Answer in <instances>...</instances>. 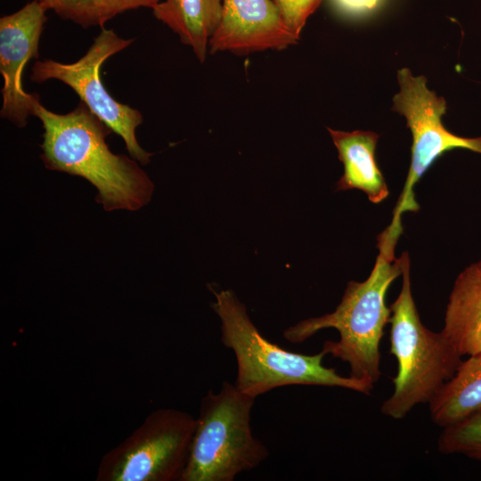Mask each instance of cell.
Segmentation results:
<instances>
[{
  "instance_id": "obj_6",
  "label": "cell",
  "mask_w": 481,
  "mask_h": 481,
  "mask_svg": "<svg viewBox=\"0 0 481 481\" xmlns=\"http://www.w3.org/2000/svg\"><path fill=\"white\" fill-rule=\"evenodd\" d=\"M196 419L174 408L151 412L126 438L105 452L97 481H180Z\"/></svg>"
},
{
  "instance_id": "obj_10",
  "label": "cell",
  "mask_w": 481,
  "mask_h": 481,
  "mask_svg": "<svg viewBox=\"0 0 481 481\" xmlns=\"http://www.w3.org/2000/svg\"><path fill=\"white\" fill-rule=\"evenodd\" d=\"M298 39L273 0H223L221 20L208 48L211 53L249 54L282 50Z\"/></svg>"
},
{
  "instance_id": "obj_3",
  "label": "cell",
  "mask_w": 481,
  "mask_h": 481,
  "mask_svg": "<svg viewBox=\"0 0 481 481\" xmlns=\"http://www.w3.org/2000/svg\"><path fill=\"white\" fill-rule=\"evenodd\" d=\"M212 308L221 320V341L237 363L236 387L253 397L290 385L338 387L369 395L373 384L340 376L325 367L322 350L316 355L290 352L266 339L250 320L246 306L231 289L211 288Z\"/></svg>"
},
{
  "instance_id": "obj_15",
  "label": "cell",
  "mask_w": 481,
  "mask_h": 481,
  "mask_svg": "<svg viewBox=\"0 0 481 481\" xmlns=\"http://www.w3.org/2000/svg\"><path fill=\"white\" fill-rule=\"evenodd\" d=\"M47 11L82 28H103L117 15L138 8L152 9L160 0H37Z\"/></svg>"
},
{
  "instance_id": "obj_1",
  "label": "cell",
  "mask_w": 481,
  "mask_h": 481,
  "mask_svg": "<svg viewBox=\"0 0 481 481\" xmlns=\"http://www.w3.org/2000/svg\"><path fill=\"white\" fill-rule=\"evenodd\" d=\"M32 115L44 128L41 159L46 168L86 179L106 211L137 210L151 199L154 185L135 159L113 153L106 137L112 131L82 102L67 114L33 102Z\"/></svg>"
},
{
  "instance_id": "obj_8",
  "label": "cell",
  "mask_w": 481,
  "mask_h": 481,
  "mask_svg": "<svg viewBox=\"0 0 481 481\" xmlns=\"http://www.w3.org/2000/svg\"><path fill=\"white\" fill-rule=\"evenodd\" d=\"M400 91L393 98L394 111L403 115L412 135V161L403 192L394 210V219L416 212L413 188L432 163L444 152L467 149L481 154V136L467 138L448 131L442 123L446 102L427 86L424 76L415 77L407 68L397 72Z\"/></svg>"
},
{
  "instance_id": "obj_16",
  "label": "cell",
  "mask_w": 481,
  "mask_h": 481,
  "mask_svg": "<svg viewBox=\"0 0 481 481\" xmlns=\"http://www.w3.org/2000/svg\"><path fill=\"white\" fill-rule=\"evenodd\" d=\"M437 446L442 453H460L481 461V411L444 428Z\"/></svg>"
},
{
  "instance_id": "obj_13",
  "label": "cell",
  "mask_w": 481,
  "mask_h": 481,
  "mask_svg": "<svg viewBox=\"0 0 481 481\" xmlns=\"http://www.w3.org/2000/svg\"><path fill=\"white\" fill-rule=\"evenodd\" d=\"M222 5L223 0H160L151 10L204 62L221 20Z\"/></svg>"
},
{
  "instance_id": "obj_5",
  "label": "cell",
  "mask_w": 481,
  "mask_h": 481,
  "mask_svg": "<svg viewBox=\"0 0 481 481\" xmlns=\"http://www.w3.org/2000/svg\"><path fill=\"white\" fill-rule=\"evenodd\" d=\"M255 399L228 381L218 393L206 394L180 481H233L268 457L267 447L250 426Z\"/></svg>"
},
{
  "instance_id": "obj_12",
  "label": "cell",
  "mask_w": 481,
  "mask_h": 481,
  "mask_svg": "<svg viewBox=\"0 0 481 481\" xmlns=\"http://www.w3.org/2000/svg\"><path fill=\"white\" fill-rule=\"evenodd\" d=\"M442 332L461 356L481 354V261L455 280Z\"/></svg>"
},
{
  "instance_id": "obj_18",
  "label": "cell",
  "mask_w": 481,
  "mask_h": 481,
  "mask_svg": "<svg viewBox=\"0 0 481 481\" xmlns=\"http://www.w3.org/2000/svg\"><path fill=\"white\" fill-rule=\"evenodd\" d=\"M382 0H331L333 5L348 15H362L375 10Z\"/></svg>"
},
{
  "instance_id": "obj_7",
  "label": "cell",
  "mask_w": 481,
  "mask_h": 481,
  "mask_svg": "<svg viewBox=\"0 0 481 481\" xmlns=\"http://www.w3.org/2000/svg\"><path fill=\"white\" fill-rule=\"evenodd\" d=\"M133 41L120 37L113 29L102 28L79 60L72 63L50 59L37 61L31 69L30 79L35 83L56 79L69 86L97 118L123 139L130 156L145 165L152 153L144 151L135 136V129L143 120L142 113L116 101L100 77L101 67L106 60L128 47Z\"/></svg>"
},
{
  "instance_id": "obj_9",
  "label": "cell",
  "mask_w": 481,
  "mask_h": 481,
  "mask_svg": "<svg viewBox=\"0 0 481 481\" xmlns=\"http://www.w3.org/2000/svg\"><path fill=\"white\" fill-rule=\"evenodd\" d=\"M47 10L37 0L0 19V72L4 78L1 118L23 127L39 97L27 93L22 74L27 63L37 59L40 37L47 20Z\"/></svg>"
},
{
  "instance_id": "obj_17",
  "label": "cell",
  "mask_w": 481,
  "mask_h": 481,
  "mask_svg": "<svg viewBox=\"0 0 481 481\" xmlns=\"http://www.w3.org/2000/svg\"><path fill=\"white\" fill-rule=\"evenodd\" d=\"M273 1L287 27L299 38L306 20L316 11L322 0Z\"/></svg>"
},
{
  "instance_id": "obj_2",
  "label": "cell",
  "mask_w": 481,
  "mask_h": 481,
  "mask_svg": "<svg viewBox=\"0 0 481 481\" xmlns=\"http://www.w3.org/2000/svg\"><path fill=\"white\" fill-rule=\"evenodd\" d=\"M401 232V222H392L379 235V255L370 276L363 282L349 281L334 312L302 320L287 328L283 337L296 344L321 330H337L339 339L326 340L322 350L347 363L350 377L374 385L380 376L379 344L391 315L386 295L392 282L403 273V254L399 258L394 256Z\"/></svg>"
},
{
  "instance_id": "obj_11",
  "label": "cell",
  "mask_w": 481,
  "mask_h": 481,
  "mask_svg": "<svg viewBox=\"0 0 481 481\" xmlns=\"http://www.w3.org/2000/svg\"><path fill=\"white\" fill-rule=\"evenodd\" d=\"M328 131L344 166V174L336 183V191L357 189L366 193L372 203L384 200L388 189L375 159L379 135L371 131L344 132L329 127Z\"/></svg>"
},
{
  "instance_id": "obj_4",
  "label": "cell",
  "mask_w": 481,
  "mask_h": 481,
  "mask_svg": "<svg viewBox=\"0 0 481 481\" xmlns=\"http://www.w3.org/2000/svg\"><path fill=\"white\" fill-rule=\"evenodd\" d=\"M403 284L390 306V350L397 360L394 392L381 412L395 420L405 417L419 404L429 403L456 372L461 355L443 332L428 330L420 321L412 293L410 259L403 253Z\"/></svg>"
},
{
  "instance_id": "obj_14",
  "label": "cell",
  "mask_w": 481,
  "mask_h": 481,
  "mask_svg": "<svg viewBox=\"0 0 481 481\" xmlns=\"http://www.w3.org/2000/svg\"><path fill=\"white\" fill-rule=\"evenodd\" d=\"M428 404L432 421L443 428L481 411V354L462 361Z\"/></svg>"
}]
</instances>
